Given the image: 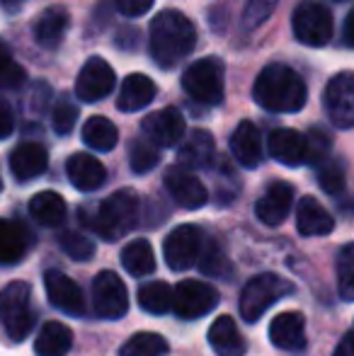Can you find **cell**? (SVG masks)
I'll use <instances>...</instances> for the list:
<instances>
[{
  "mask_svg": "<svg viewBox=\"0 0 354 356\" xmlns=\"http://www.w3.org/2000/svg\"><path fill=\"white\" fill-rule=\"evenodd\" d=\"M197 44V29L187 15L177 10H163L151 22V56L161 68H172L192 54Z\"/></svg>",
  "mask_w": 354,
  "mask_h": 356,
  "instance_id": "cell-1",
  "label": "cell"
},
{
  "mask_svg": "<svg viewBox=\"0 0 354 356\" xmlns=\"http://www.w3.org/2000/svg\"><path fill=\"white\" fill-rule=\"evenodd\" d=\"M252 97L267 112H298L306 104L308 90L306 83L301 80L293 68L284 66V63H269L257 75L255 88H252Z\"/></svg>",
  "mask_w": 354,
  "mask_h": 356,
  "instance_id": "cell-2",
  "label": "cell"
},
{
  "mask_svg": "<svg viewBox=\"0 0 354 356\" xmlns=\"http://www.w3.org/2000/svg\"><path fill=\"white\" fill-rule=\"evenodd\" d=\"M138 216H141V199H138V194L134 189H119V192L109 194L99 204L92 220V228L104 240H119L129 230L136 228Z\"/></svg>",
  "mask_w": 354,
  "mask_h": 356,
  "instance_id": "cell-3",
  "label": "cell"
},
{
  "mask_svg": "<svg viewBox=\"0 0 354 356\" xmlns=\"http://www.w3.org/2000/svg\"><path fill=\"white\" fill-rule=\"evenodd\" d=\"M0 320L13 342H22L37 323L32 308V289L24 282H10L0 291Z\"/></svg>",
  "mask_w": 354,
  "mask_h": 356,
  "instance_id": "cell-4",
  "label": "cell"
},
{
  "mask_svg": "<svg viewBox=\"0 0 354 356\" xmlns=\"http://www.w3.org/2000/svg\"><path fill=\"white\" fill-rule=\"evenodd\" d=\"M182 88L192 99L216 107L223 102V92H226V66L216 56L194 61L182 73Z\"/></svg>",
  "mask_w": 354,
  "mask_h": 356,
  "instance_id": "cell-5",
  "label": "cell"
},
{
  "mask_svg": "<svg viewBox=\"0 0 354 356\" xmlns=\"http://www.w3.org/2000/svg\"><path fill=\"white\" fill-rule=\"evenodd\" d=\"M293 293V284L279 274H257L241 291V315L246 323H257L277 300Z\"/></svg>",
  "mask_w": 354,
  "mask_h": 356,
  "instance_id": "cell-6",
  "label": "cell"
},
{
  "mask_svg": "<svg viewBox=\"0 0 354 356\" xmlns=\"http://www.w3.org/2000/svg\"><path fill=\"white\" fill-rule=\"evenodd\" d=\"M291 24H293V37L303 47H313V49L325 47L332 39V32H335L330 10L321 3H313V0L298 3V8L291 15Z\"/></svg>",
  "mask_w": 354,
  "mask_h": 356,
  "instance_id": "cell-7",
  "label": "cell"
},
{
  "mask_svg": "<svg viewBox=\"0 0 354 356\" xmlns=\"http://www.w3.org/2000/svg\"><path fill=\"white\" fill-rule=\"evenodd\" d=\"M207 243V235L199 225L184 223L177 225L170 235L163 243V257H166V264L172 269V272H184V269L194 267L202 254V248Z\"/></svg>",
  "mask_w": 354,
  "mask_h": 356,
  "instance_id": "cell-8",
  "label": "cell"
},
{
  "mask_svg": "<svg viewBox=\"0 0 354 356\" xmlns=\"http://www.w3.org/2000/svg\"><path fill=\"white\" fill-rule=\"evenodd\" d=\"M218 305V291L211 284L184 279L172 291V310L184 320H197L209 315Z\"/></svg>",
  "mask_w": 354,
  "mask_h": 356,
  "instance_id": "cell-9",
  "label": "cell"
},
{
  "mask_svg": "<svg viewBox=\"0 0 354 356\" xmlns=\"http://www.w3.org/2000/svg\"><path fill=\"white\" fill-rule=\"evenodd\" d=\"M325 114L337 129L354 127V73H337L323 95Z\"/></svg>",
  "mask_w": 354,
  "mask_h": 356,
  "instance_id": "cell-10",
  "label": "cell"
},
{
  "mask_svg": "<svg viewBox=\"0 0 354 356\" xmlns=\"http://www.w3.org/2000/svg\"><path fill=\"white\" fill-rule=\"evenodd\" d=\"M92 303L99 318L117 320L129 310V291L114 272H99L92 282Z\"/></svg>",
  "mask_w": 354,
  "mask_h": 356,
  "instance_id": "cell-11",
  "label": "cell"
},
{
  "mask_svg": "<svg viewBox=\"0 0 354 356\" xmlns=\"http://www.w3.org/2000/svg\"><path fill=\"white\" fill-rule=\"evenodd\" d=\"M114 83H117V75H114L112 66H109L104 58L92 56V58H88L86 66L78 73L76 95H78V99L86 104L99 102V99L112 92Z\"/></svg>",
  "mask_w": 354,
  "mask_h": 356,
  "instance_id": "cell-12",
  "label": "cell"
},
{
  "mask_svg": "<svg viewBox=\"0 0 354 356\" xmlns=\"http://www.w3.org/2000/svg\"><path fill=\"white\" fill-rule=\"evenodd\" d=\"M44 289H47L49 303L61 310V313L73 315V318L86 313V298H83L81 286L73 282L71 277H66L63 272L49 269L44 274Z\"/></svg>",
  "mask_w": 354,
  "mask_h": 356,
  "instance_id": "cell-13",
  "label": "cell"
},
{
  "mask_svg": "<svg viewBox=\"0 0 354 356\" xmlns=\"http://www.w3.org/2000/svg\"><path fill=\"white\" fill-rule=\"evenodd\" d=\"M184 119L175 107H166L161 112L148 114L141 122L143 136L151 143H156L158 148H172L184 138Z\"/></svg>",
  "mask_w": 354,
  "mask_h": 356,
  "instance_id": "cell-14",
  "label": "cell"
},
{
  "mask_svg": "<svg viewBox=\"0 0 354 356\" xmlns=\"http://www.w3.org/2000/svg\"><path fill=\"white\" fill-rule=\"evenodd\" d=\"M166 189L170 192L172 202L177 207L187 209V211H194V209H202L209 199V192L192 172L182 168H170L166 172Z\"/></svg>",
  "mask_w": 354,
  "mask_h": 356,
  "instance_id": "cell-15",
  "label": "cell"
},
{
  "mask_svg": "<svg viewBox=\"0 0 354 356\" xmlns=\"http://www.w3.org/2000/svg\"><path fill=\"white\" fill-rule=\"evenodd\" d=\"M269 339L282 352H298L306 347V318L296 310L279 313L269 325Z\"/></svg>",
  "mask_w": 354,
  "mask_h": 356,
  "instance_id": "cell-16",
  "label": "cell"
},
{
  "mask_svg": "<svg viewBox=\"0 0 354 356\" xmlns=\"http://www.w3.org/2000/svg\"><path fill=\"white\" fill-rule=\"evenodd\" d=\"M293 204V189L287 182H274L267 187V192L257 199L255 204V216L265 225H282L287 220V216L291 213Z\"/></svg>",
  "mask_w": 354,
  "mask_h": 356,
  "instance_id": "cell-17",
  "label": "cell"
},
{
  "mask_svg": "<svg viewBox=\"0 0 354 356\" xmlns=\"http://www.w3.org/2000/svg\"><path fill=\"white\" fill-rule=\"evenodd\" d=\"M47 165L49 153L42 143H19L10 153V170H13L15 179H19V182H29V179L47 172Z\"/></svg>",
  "mask_w": 354,
  "mask_h": 356,
  "instance_id": "cell-18",
  "label": "cell"
},
{
  "mask_svg": "<svg viewBox=\"0 0 354 356\" xmlns=\"http://www.w3.org/2000/svg\"><path fill=\"white\" fill-rule=\"evenodd\" d=\"M66 172H68L71 184L76 189H81V192H95V189L102 187L104 179H107V170H104V165L88 153L71 155L68 163H66Z\"/></svg>",
  "mask_w": 354,
  "mask_h": 356,
  "instance_id": "cell-19",
  "label": "cell"
},
{
  "mask_svg": "<svg viewBox=\"0 0 354 356\" xmlns=\"http://www.w3.org/2000/svg\"><path fill=\"white\" fill-rule=\"evenodd\" d=\"M296 228L306 238H321V235H330L335 228V220L328 213L318 199L303 197L296 207Z\"/></svg>",
  "mask_w": 354,
  "mask_h": 356,
  "instance_id": "cell-20",
  "label": "cell"
},
{
  "mask_svg": "<svg viewBox=\"0 0 354 356\" xmlns=\"http://www.w3.org/2000/svg\"><path fill=\"white\" fill-rule=\"evenodd\" d=\"M209 344L218 356H243L248 349L246 337L241 334L231 315H221L214 320L209 327Z\"/></svg>",
  "mask_w": 354,
  "mask_h": 356,
  "instance_id": "cell-21",
  "label": "cell"
},
{
  "mask_svg": "<svg viewBox=\"0 0 354 356\" xmlns=\"http://www.w3.org/2000/svg\"><path fill=\"white\" fill-rule=\"evenodd\" d=\"M68 27H71V13L63 5H51L39 15L37 24H34V37L42 47L54 49L66 37Z\"/></svg>",
  "mask_w": 354,
  "mask_h": 356,
  "instance_id": "cell-22",
  "label": "cell"
},
{
  "mask_svg": "<svg viewBox=\"0 0 354 356\" xmlns=\"http://www.w3.org/2000/svg\"><path fill=\"white\" fill-rule=\"evenodd\" d=\"M158 88L148 75L143 73H131L127 80L122 83V90H119V99L117 107L122 112H138V109L148 107L156 97Z\"/></svg>",
  "mask_w": 354,
  "mask_h": 356,
  "instance_id": "cell-23",
  "label": "cell"
},
{
  "mask_svg": "<svg viewBox=\"0 0 354 356\" xmlns=\"http://www.w3.org/2000/svg\"><path fill=\"white\" fill-rule=\"evenodd\" d=\"M269 153L282 165H301L306 163V138L293 129H277L269 136Z\"/></svg>",
  "mask_w": 354,
  "mask_h": 356,
  "instance_id": "cell-24",
  "label": "cell"
},
{
  "mask_svg": "<svg viewBox=\"0 0 354 356\" xmlns=\"http://www.w3.org/2000/svg\"><path fill=\"white\" fill-rule=\"evenodd\" d=\"M231 153L243 168H257L262 163L260 131L252 122H241L231 136Z\"/></svg>",
  "mask_w": 354,
  "mask_h": 356,
  "instance_id": "cell-25",
  "label": "cell"
},
{
  "mask_svg": "<svg viewBox=\"0 0 354 356\" xmlns=\"http://www.w3.org/2000/svg\"><path fill=\"white\" fill-rule=\"evenodd\" d=\"M29 230L15 220H0V264H15L29 250Z\"/></svg>",
  "mask_w": 354,
  "mask_h": 356,
  "instance_id": "cell-26",
  "label": "cell"
},
{
  "mask_svg": "<svg viewBox=\"0 0 354 356\" xmlns=\"http://www.w3.org/2000/svg\"><path fill=\"white\" fill-rule=\"evenodd\" d=\"M214 158V138L209 131L204 129H197L192 131L187 138L179 145V153H177V160L179 165L189 170H197V168H207Z\"/></svg>",
  "mask_w": 354,
  "mask_h": 356,
  "instance_id": "cell-27",
  "label": "cell"
},
{
  "mask_svg": "<svg viewBox=\"0 0 354 356\" xmlns=\"http://www.w3.org/2000/svg\"><path fill=\"white\" fill-rule=\"evenodd\" d=\"M71 347H73L71 327L63 323H56V320L44 323L37 334V342H34V352L39 356H63L68 354Z\"/></svg>",
  "mask_w": 354,
  "mask_h": 356,
  "instance_id": "cell-28",
  "label": "cell"
},
{
  "mask_svg": "<svg viewBox=\"0 0 354 356\" xmlns=\"http://www.w3.org/2000/svg\"><path fill=\"white\" fill-rule=\"evenodd\" d=\"M29 213L34 216L37 223L47 225V228H56V225H61L63 220H66L68 209L61 194L39 192V194H34L32 202H29Z\"/></svg>",
  "mask_w": 354,
  "mask_h": 356,
  "instance_id": "cell-29",
  "label": "cell"
},
{
  "mask_svg": "<svg viewBox=\"0 0 354 356\" xmlns=\"http://www.w3.org/2000/svg\"><path fill=\"white\" fill-rule=\"evenodd\" d=\"M122 264L131 277H146L156 269V254L148 240H134L122 250Z\"/></svg>",
  "mask_w": 354,
  "mask_h": 356,
  "instance_id": "cell-30",
  "label": "cell"
},
{
  "mask_svg": "<svg viewBox=\"0 0 354 356\" xmlns=\"http://www.w3.org/2000/svg\"><path fill=\"white\" fill-rule=\"evenodd\" d=\"M83 141H86L92 150L107 153L119 141V131L107 117H90L83 124Z\"/></svg>",
  "mask_w": 354,
  "mask_h": 356,
  "instance_id": "cell-31",
  "label": "cell"
},
{
  "mask_svg": "<svg viewBox=\"0 0 354 356\" xmlns=\"http://www.w3.org/2000/svg\"><path fill=\"white\" fill-rule=\"evenodd\" d=\"M138 305L151 315H166L172 308V289L166 282H151L138 289Z\"/></svg>",
  "mask_w": 354,
  "mask_h": 356,
  "instance_id": "cell-32",
  "label": "cell"
},
{
  "mask_svg": "<svg viewBox=\"0 0 354 356\" xmlns=\"http://www.w3.org/2000/svg\"><path fill=\"white\" fill-rule=\"evenodd\" d=\"M197 262H199L202 274H207V277L231 279V274H233V267H231V262H228V257L223 254V250L218 248L216 243H211V240L204 243L202 254H199Z\"/></svg>",
  "mask_w": 354,
  "mask_h": 356,
  "instance_id": "cell-33",
  "label": "cell"
},
{
  "mask_svg": "<svg viewBox=\"0 0 354 356\" xmlns=\"http://www.w3.org/2000/svg\"><path fill=\"white\" fill-rule=\"evenodd\" d=\"M158 163H161V153L156 143H151L148 138H134L129 143V165L136 175L151 172Z\"/></svg>",
  "mask_w": 354,
  "mask_h": 356,
  "instance_id": "cell-34",
  "label": "cell"
},
{
  "mask_svg": "<svg viewBox=\"0 0 354 356\" xmlns=\"http://www.w3.org/2000/svg\"><path fill=\"white\" fill-rule=\"evenodd\" d=\"M168 342L156 332H138L122 347V356H166Z\"/></svg>",
  "mask_w": 354,
  "mask_h": 356,
  "instance_id": "cell-35",
  "label": "cell"
},
{
  "mask_svg": "<svg viewBox=\"0 0 354 356\" xmlns=\"http://www.w3.org/2000/svg\"><path fill=\"white\" fill-rule=\"evenodd\" d=\"M337 291L345 300H354V243L337 254Z\"/></svg>",
  "mask_w": 354,
  "mask_h": 356,
  "instance_id": "cell-36",
  "label": "cell"
},
{
  "mask_svg": "<svg viewBox=\"0 0 354 356\" xmlns=\"http://www.w3.org/2000/svg\"><path fill=\"white\" fill-rule=\"evenodd\" d=\"M24 78H27L24 68L15 63V58H13V54H10L8 44L0 39V88L17 90V88H22Z\"/></svg>",
  "mask_w": 354,
  "mask_h": 356,
  "instance_id": "cell-37",
  "label": "cell"
},
{
  "mask_svg": "<svg viewBox=\"0 0 354 356\" xmlns=\"http://www.w3.org/2000/svg\"><path fill=\"white\" fill-rule=\"evenodd\" d=\"M58 243H61V250H63V252H66L71 259H78V262H86V259H92V254H95L92 240H88L86 235H83V233H76V230H66V233H61Z\"/></svg>",
  "mask_w": 354,
  "mask_h": 356,
  "instance_id": "cell-38",
  "label": "cell"
},
{
  "mask_svg": "<svg viewBox=\"0 0 354 356\" xmlns=\"http://www.w3.org/2000/svg\"><path fill=\"white\" fill-rule=\"evenodd\" d=\"M318 184H321L323 192L332 194V197L342 194V189H345V170H342V165L337 160H325L318 168Z\"/></svg>",
  "mask_w": 354,
  "mask_h": 356,
  "instance_id": "cell-39",
  "label": "cell"
},
{
  "mask_svg": "<svg viewBox=\"0 0 354 356\" xmlns=\"http://www.w3.org/2000/svg\"><path fill=\"white\" fill-rule=\"evenodd\" d=\"M279 0H248L246 10H243V27L250 32V29H257L272 17L274 8H277Z\"/></svg>",
  "mask_w": 354,
  "mask_h": 356,
  "instance_id": "cell-40",
  "label": "cell"
},
{
  "mask_svg": "<svg viewBox=\"0 0 354 356\" xmlns=\"http://www.w3.org/2000/svg\"><path fill=\"white\" fill-rule=\"evenodd\" d=\"M54 131L58 136H68V134L76 129V122H78V107L71 102V99L61 97L54 107Z\"/></svg>",
  "mask_w": 354,
  "mask_h": 356,
  "instance_id": "cell-41",
  "label": "cell"
},
{
  "mask_svg": "<svg viewBox=\"0 0 354 356\" xmlns=\"http://www.w3.org/2000/svg\"><path fill=\"white\" fill-rule=\"evenodd\" d=\"M328 148H330L328 136L316 129V131H311L306 138V160H311V163H321V160L328 155Z\"/></svg>",
  "mask_w": 354,
  "mask_h": 356,
  "instance_id": "cell-42",
  "label": "cell"
},
{
  "mask_svg": "<svg viewBox=\"0 0 354 356\" xmlns=\"http://www.w3.org/2000/svg\"><path fill=\"white\" fill-rule=\"evenodd\" d=\"M117 3V10L127 17H138V15L148 13L153 5V0H114Z\"/></svg>",
  "mask_w": 354,
  "mask_h": 356,
  "instance_id": "cell-43",
  "label": "cell"
},
{
  "mask_svg": "<svg viewBox=\"0 0 354 356\" xmlns=\"http://www.w3.org/2000/svg\"><path fill=\"white\" fill-rule=\"evenodd\" d=\"M13 127H15L13 109H10V104L0 97V138H8L10 134H13Z\"/></svg>",
  "mask_w": 354,
  "mask_h": 356,
  "instance_id": "cell-44",
  "label": "cell"
},
{
  "mask_svg": "<svg viewBox=\"0 0 354 356\" xmlns=\"http://www.w3.org/2000/svg\"><path fill=\"white\" fill-rule=\"evenodd\" d=\"M332 356H354V325H352L350 332L342 337V342L337 344V349H335V354H332Z\"/></svg>",
  "mask_w": 354,
  "mask_h": 356,
  "instance_id": "cell-45",
  "label": "cell"
},
{
  "mask_svg": "<svg viewBox=\"0 0 354 356\" xmlns=\"http://www.w3.org/2000/svg\"><path fill=\"white\" fill-rule=\"evenodd\" d=\"M345 39L350 47H354V10L347 15V22H345Z\"/></svg>",
  "mask_w": 354,
  "mask_h": 356,
  "instance_id": "cell-46",
  "label": "cell"
},
{
  "mask_svg": "<svg viewBox=\"0 0 354 356\" xmlns=\"http://www.w3.org/2000/svg\"><path fill=\"white\" fill-rule=\"evenodd\" d=\"M19 3H22V0H5V5H8L10 10H15V8H17Z\"/></svg>",
  "mask_w": 354,
  "mask_h": 356,
  "instance_id": "cell-47",
  "label": "cell"
},
{
  "mask_svg": "<svg viewBox=\"0 0 354 356\" xmlns=\"http://www.w3.org/2000/svg\"><path fill=\"white\" fill-rule=\"evenodd\" d=\"M330 3H342V0H330Z\"/></svg>",
  "mask_w": 354,
  "mask_h": 356,
  "instance_id": "cell-48",
  "label": "cell"
},
{
  "mask_svg": "<svg viewBox=\"0 0 354 356\" xmlns=\"http://www.w3.org/2000/svg\"><path fill=\"white\" fill-rule=\"evenodd\" d=\"M0 189H3V179H0Z\"/></svg>",
  "mask_w": 354,
  "mask_h": 356,
  "instance_id": "cell-49",
  "label": "cell"
}]
</instances>
